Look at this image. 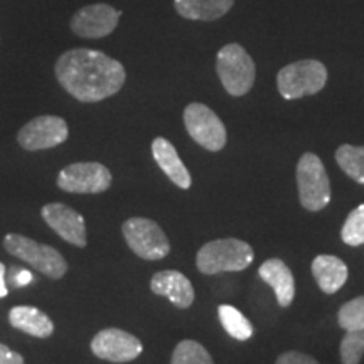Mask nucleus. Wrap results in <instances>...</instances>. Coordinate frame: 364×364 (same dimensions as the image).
I'll return each mask as SVG.
<instances>
[{
	"instance_id": "1",
	"label": "nucleus",
	"mask_w": 364,
	"mask_h": 364,
	"mask_svg": "<svg viewBox=\"0 0 364 364\" xmlns=\"http://www.w3.org/2000/svg\"><path fill=\"white\" fill-rule=\"evenodd\" d=\"M56 78L71 97L83 103H95L117 95L127 75L125 68L117 59L81 48L59 56Z\"/></svg>"
},
{
	"instance_id": "2",
	"label": "nucleus",
	"mask_w": 364,
	"mask_h": 364,
	"mask_svg": "<svg viewBox=\"0 0 364 364\" xmlns=\"http://www.w3.org/2000/svg\"><path fill=\"white\" fill-rule=\"evenodd\" d=\"M255 253L247 241L236 238L215 240L201 247L196 257L198 270L206 275L241 272L253 263Z\"/></svg>"
},
{
	"instance_id": "3",
	"label": "nucleus",
	"mask_w": 364,
	"mask_h": 364,
	"mask_svg": "<svg viewBox=\"0 0 364 364\" xmlns=\"http://www.w3.org/2000/svg\"><path fill=\"white\" fill-rule=\"evenodd\" d=\"M216 71L223 86L231 97H243L255 83L257 68L247 49L240 44H226L218 53Z\"/></svg>"
},
{
	"instance_id": "4",
	"label": "nucleus",
	"mask_w": 364,
	"mask_h": 364,
	"mask_svg": "<svg viewBox=\"0 0 364 364\" xmlns=\"http://www.w3.org/2000/svg\"><path fill=\"white\" fill-rule=\"evenodd\" d=\"M4 247H6L7 253H11L12 257L29 263L38 272L48 275L49 279H61L68 270L65 257L56 248L38 243V241L27 238V236L9 233L4 238Z\"/></svg>"
},
{
	"instance_id": "5",
	"label": "nucleus",
	"mask_w": 364,
	"mask_h": 364,
	"mask_svg": "<svg viewBox=\"0 0 364 364\" xmlns=\"http://www.w3.org/2000/svg\"><path fill=\"white\" fill-rule=\"evenodd\" d=\"M327 83V70L321 61L316 59H302V61L287 65L279 71L277 86L285 100H297L316 95Z\"/></svg>"
},
{
	"instance_id": "6",
	"label": "nucleus",
	"mask_w": 364,
	"mask_h": 364,
	"mask_svg": "<svg viewBox=\"0 0 364 364\" xmlns=\"http://www.w3.org/2000/svg\"><path fill=\"white\" fill-rule=\"evenodd\" d=\"M300 204L309 211H321L331 203V182L326 167L316 154H304L297 164Z\"/></svg>"
},
{
	"instance_id": "7",
	"label": "nucleus",
	"mask_w": 364,
	"mask_h": 364,
	"mask_svg": "<svg viewBox=\"0 0 364 364\" xmlns=\"http://www.w3.org/2000/svg\"><path fill=\"white\" fill-rule=\"evenodd\" d=\"M122 233L132 252L142 260L156 262L166 258L171 243L162 228L147 218H130L122 226Z\"/></svg>"
},
{
	"instance_id": "8",
	"label": "nucleus",
	"mask_w": 364,
	"mask_h": 364,
	"mask_svg": "<svg viewBox=\"0 0 364 364\" xmlns=\"http://www.w3.org/2000/svg\"><path fill=\"white\" fill-rule=\"evenodd\" d=\"M184 125L196 144L209 152L225 149L228 135L221 118L203 103H191L184 110Z\"/></svg>"
},
{
	"instance_id": "9",
	"label": "nucleus",
	"mask_w": 364,
	"mask_h": 364,
	"mask_svg": "<svg viewBox=\"0 0 364 364\" xmlns=\"http://www.w3.org/2000/svg\"><path fill=\"white\" fill-rule=\"evenodd\" d=\"M112 186V172L100 162H76L59 172L58 188L66 193L100 194Z\"/></svg>"
},
{
	"instance_id": "10",
	"label": "nucleus",
	"mask_w": 364,
	"mask_h": 364,
	"mask_svg": "<svg viewBox=\"0 0 364 364\" xmlns=\"http://www.w3.org/2000/svg\"><path fill=\"white\" fill-rule=\"evenodd\" d=\"M70 129L61 117L43 115L27 122L17 134V142L22 149L36 152V150L53 149L66 142Z\"/></svg>"
},
{
	"instance_id": "11",
	"label": "nucleus",
	"mask_w": 364,
	"mask_h": 364,
	"mask_svg": "<svg viewBox=\"0 0 364 364\" xmlns=\"http://www.w3.org/2000/svg\"><path fill=\"white\" fill-rule=\"evenodd\" d=\"M91 351L100 359L110 363H129L142 354L140 339L122 329H103L91 341Z\"/></svg>"
},
{
	"instance_id": "12",
	"label": "nucleus",
	"mask_w": 364,
	"mask_h": 364,
	"mask_svg": "<svg viewBox=\"0 0 364 364\" xmlns=\"http://www.w3.org/2000/svg\"><path fill=\"white\" fill-rule=\"evenodd\" d=\"M120 21V12L108 4L86 6L73 16L71 29L80 38L100 39L112 34Z\"/></svg>"
},
{
	"instance_id": "13",
	"label": "nucleus",
	"mask_w": 364,
	"mask_h": 364,
	"mask_svg": "<svg viewBox=\"0 0 364 364\" xmlns=\"http://www.w3.org/2000/svg\"><path fill=\"white\" fill-rule=\"evenodd\" d=\"M44 221L53 228L56 233L75 247H86V225L85 218L78 211L71 209L63 203L46 204L41 211Z\"/></svg>"
},
{
	"instance_id": "14",
	"label": "nucleus",
	"mask_w": 364,
	"mask_h": 364,
	"mask_svg": "<svg viewBox=\"0 0 364 364\" xmlns=\"http://www.w3.org/2000/svg\"><path fill=\"white\" fill-rule=\"evenodd\" d=\"M154 294L167 297L177 309H189L194 302V289L188 277L177 270H162L150 280Z\"/></svg>"
},
{
	"instance_id": "15",
	"label": "nucleus",
	"mask_w": 364,
	"mask_h": 364,
	"mask_svg": "<svg viewBox=\"0 0 364 364\" xmlns=\"http://www.w3.org/2000/svg\"><path fill=\"white\" fill-rule=\"evenodd\" d=\"M263 282L272 287L277 295L280 307H289L295 297V279L294 273L280 258H270L258 270Z\"/></svg>"
},
{
	"instance_id": "16",
	"label": "nucleus",
	"mask_w": 364,
	"mask_h": 364,
	"mask_svg": "<svg viewBox=\"0 0 364 364\" xmlns=\"http://www.w3.org/2000/svg\"><path fill=\"white\" fill-rule=\"evenodd\" d=\"M152 156L156 159L157 166L166 172V176L174 182L176 186H179L181 189H189L193 184L191 174L188 167L184 166V162L181 161L179 154L174 145L169 140L164 139V136H157L152 142Z\"/></svg>"
},
{
	"instance_id": "17",
	"label": "nucleus",
	"mask_w": 364,
	"mask_h": 364,
	"mask_svg": "<svg viewBox=\"0 0 364 364\" xmlns=\"http://www.w3.org/2000/svg\"><path fill=\"white\" fill-rule=\"evenodd\" d=\"M312 275L324 294H336L348 280V265L332 255H318L312 262Z\"/></svg>"
},
{
	"instance_id": "18",
	"label": "nucleus",
	"mask_w": 364,
	"mask_h": 364,
	"mask_svg": "<svg viewBox=\"0 0 364 364\" xmlns=\"http://www.w3.org/2000/svg\"><path fill=\"white\" fill-rule=\"evenodd\" d=\"M9 322L16 329L39 339L49 338L54 332V324L51 318L46 316L43 311H39V309L29 306L12 307L11 312H9Z\"/></svg>"
},
{
	"instance_id": "19",
	"label": "nucleus",
	"mask_w": 364,
	"mask_h": 364,
	"mask_svg": "<svg viewBox=\"0 0 364 364\" xmlns=\"http://www.w3.org/2000/svg\"><path fill=\"white\" fill-rule=\"evenodd\" d=\"M235 0H174L181 17L191 21H216L230 12Z\"/></svg>"
},
{
	"instance_id": "20",
	"label": "nucleus",
	"mask_w": 364,
	"mask_h": 364,
	"mask_svg": "<svg viewBox=\"0 0 364 364\" xmlns=\"http://www.w3.org/2000/svg\"><path fill=\"white\" fill-rule=\"evenodd\" d=\"M218 317H220L221 326L225 327V331L233 339L247 341L253 336L252 322L233 306L223 304V306L218 307Z\"/></svg>"
},
{
	"instance_id": "21",
	"label": "nucleus",
	"mask_w": 364,
	"mask_h": 364,
	"mask_svg": "<svg viewBox=\"0 0 364 364\" xmlns=\"http://www.w3.org/2000/svg\"><path fill=\"white\" fill-rule=\"evenodd\" d=\"M336 161L353 181L364 186V147L344 144L336 150Z\"/></svg>"
},
{
	"instance_id": "22",
	"label": "nucleus",
	"mask_w": 364,
	"mask_h": 364,
	"mask_svg": "<svg viewBox=\"0 0 364 364\" xmlns=\"http://www.w3.org/2000/svg\"><path fill=\"white\" fill-rule=\"evenodd\" d=\"M171 364H215L211 354L203 344L186 339L176 346Z\"/></svg>"
},
{
	"instance_id": "23",
	"label": "nucleus",
	"mask_w": 364,
	"mask_h": 364,
	"mask_svg": "<svg viewBox=\"0 0 364 364\" xmlns=\"http://www.w3.org/2000/svg\"><path fill=\"white\" fill-rule=\"evenodd\" d=\"M338 322L344 331L364 329V295L349 300L339 309Z\"/></svg>"
},
{
	"instance_id": "24",
	"label": "nucleus",
	"mask_w": 364,
	"mask_h": 364,
	"mask_svg": "<svg viewBox=\"0 0 364 364\" xmlns=\"http://www.w3.org/2000/svg\"><path fill=\"white\" fill-rule=\"evenodd\" d=\"M341 238L349 247L364 245V204H359L356 209L349 213L348 220L341 230Z\"/></svg>"
},
{
	"instance_id": "25",
	"label": "nucleus",
	"mask_w": 364,
	"mask_h": 364,
	"mask_svg": "<svg viewBox=\"0 0 364 364\" xmlns=\"http://www.w3.org/2000/svg\"><path fill=\"white\" fill-rule=\"evenodd\" d=\"M364 354V329L346 331L341 343V361L343 364H359Z\"/></svg>"
},
{
	"instance_id": "26",
	"label": "nucleus",
	"mask_w": 364,
	"mask_h": 364,
	"mask_svg": "<svg viewBox=\"0 0 364 364\" xmlns=\"http://www.w3.org/2000/svg\"><path fill=\"white\" fill-rule=\"evenodd\" d=\"M275 364H318L316 359L299 351H289L280 354Z\"/></svg>"
},
{
	"instance_id": "27",
	"label": "nucleus",
	"mask_w": 364,
	"mask_h": 364,
	"mask_svg": "<svg viewBox=\"0 0 364 364\" xmlns=\"http://www.w3.org/2000/svg\"><path fill=\"white\" fill-rule=\"evenodd\" d=\"M0 364H24V358L19 353L9 349L7 346L0 344Z\"/></svg>"
},
{
	"instance_id": "28",
	"label": "nucleus",
	"mask_w": 364,
	"mask_h": 364,
	"mask_svg": "<svg viewBox=\"0 0 364 364\" xmlns=\"http://www.w3.org/2000/svg\"><path fill=\"white\" fill-rule=\"evenodd\" d=\"M11 280L16 287H27L33 282V273L22 270V268H14V275H11Z\"/></svg>"
},
{
	"instance_id": "29",
	"label": "nucleus",
	"mask_w": 364,
	"mask_h": 364,
	"mask_svg": "<svg viewBox=\"0 0 364 364\" xmlns=\"http://www.w3.org/2000/svg\"><path fill=\"white\" fill-rule=\"evenodd\" d=\"M7 294H9V289L6 284V267H4V263H0V299L6 297Z\"/></svg>"
}]
</instances>
